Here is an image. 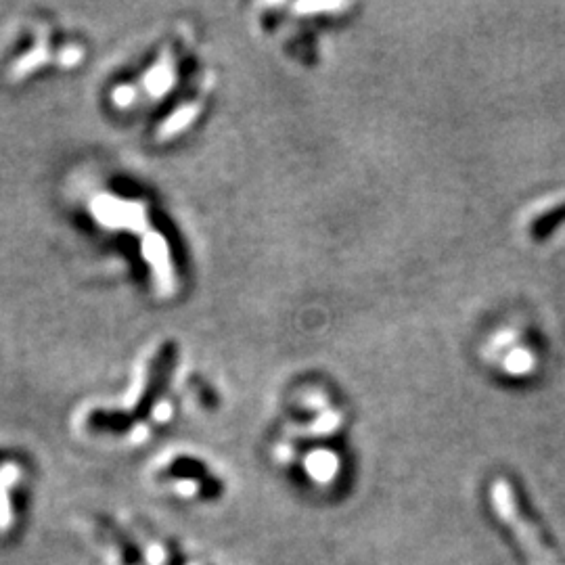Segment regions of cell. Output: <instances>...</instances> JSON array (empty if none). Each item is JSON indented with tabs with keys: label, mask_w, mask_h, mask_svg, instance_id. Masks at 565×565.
<instances>
[{
	"label": "cell",
	"mask_w": 565,
	"mask_h": 565,
	"mask_svg": "<svg viewBox=\"0 0 565 565\" xmlns=\"http://www.w3.org/2000/svg\"><path fill=\"white\" fill-rule=\"evenodd\" d=\"M565 220V203L559 208H555L553 212H549L547 216H542L536 224H534V233L536 237H547L559 222Z\"/></svg>",
	"instance_id": "obj_2"
},
{
	"label": "cell",
	"mask_w": 565,
	"mask_h": 565,
	"mask_svg": "<svg viewBox=\"0 0 565 565\" xmlns=\"http://www.w3.org/2000/svg\"><path fill=\"white\" fill-rule=\"evenodd\" d=\"M492 509L501 517V522L515 532L517 545L526 553L530 565H561L549 542L542 538L532 517L524 513L515 490L507 480H496L492 484Z\"/></svg>",
	"instance_id": "obj_1"
}]
</instances>
